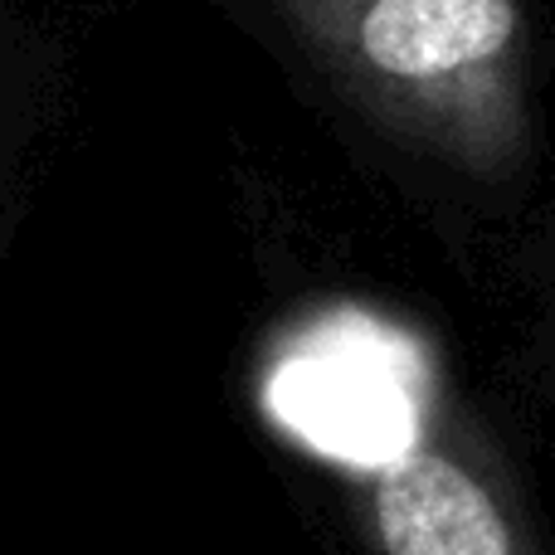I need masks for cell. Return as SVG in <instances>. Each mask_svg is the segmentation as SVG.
Masks as SVG:
<instances>
[{"mask_svg":"<svg viewBox=\"0 0 555 555\" xmlns=\"http://www.w3.org/2000/svg\"><path fill=\"white\" fill-rule=\"evenodd\" d=\"M346 98L385 132L473 176L527 162L521 0H273Z\"/></svg>","mask_w":555,"mask_h":555,"instance_id":"1","label":"cell"},{"mask_svg":"<svg viewBox=\"0 0 555 555\" xmlns=\"http://www.w3.org/2000/svg\"><path fill=\"white\" fill-rule=\"evenodd\" d=\"M380 555H537L492 488L439 449H404L371 478Z\"/></svg>","mask_w":555,"mask_h":555,"instance_id":"2","label":"cell"}]
</instances>
